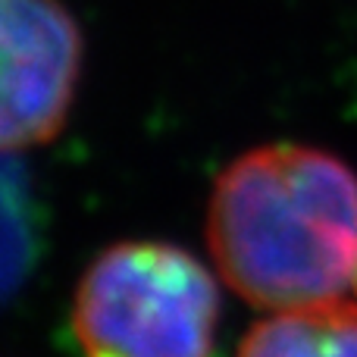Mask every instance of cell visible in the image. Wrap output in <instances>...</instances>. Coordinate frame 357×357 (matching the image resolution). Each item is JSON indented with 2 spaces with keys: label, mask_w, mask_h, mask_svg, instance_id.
I'll return each instance as SVG.
<instances>
[{
  "label": "cell",
  "mask_w": 357,
  "mask_h": 357,
  "mask_svg": "<svg viewBox=\"0 0 357 357\" xmlns=\"http://www.w3.org/2000/svg\"><path fill=\"white\" fill-rule=\"evenodd\" d=\"M235 357H357V314H273L248 329Z\"/></svg>",
  "instance_id": "cell-4"
},
{
  "label": "cell",
  "mask_w": 357,
  "mask_h": 357,
  "mask_svg": "<svg viewBox=\"0 0 357 357\" xmlns=\"http://www.w3.org/2000/svg\"><path fill=\"white\" fill-rule=\"evenodd\" d=\"M207 245L254 307L357 314V173L304 144L248 151L213 182Z\"/></svg>",
  "instance_id": "cell-1"
},
{
  "label": "cell",
  "mask_w": 357,
  "mask_h": 357,
  "mask_svg": "<svg viewBox=\"0 0 357 357\" xmlns=\"http://www.w3.org/2000/svg\"><path fill=\"white\" fill-rule=\"evenodd\" d=\"M82 357H213L220 289L169 241H116L82 273L73 295Z\"/></svg>",
  "instance_id": "cell-2"
},
{
  "label": "cell",
  "mask_w": 357,
  "mask_h": 357,
  "mask_svg": "<svg viewBox=\"0 0 357 357\" xmlns=\"http://www.w3.org/2000/svg\"><path fill=\"white\" fill-rule=\"evenodd\" d=\"M82 60V29L63 0H0V157L60 135Z\"/></svg>",
  "instance_id": "cell-3"
},
{
  "label": "cell",
  "mask_w": 357,
  "mask_h": 357,
  "mask_svg": "<svg viewBox=\"0 0 357 357\" xmlns=\"http://www.w3.org/2000/svg\"><path fill=\"white\" fill-rule=\"evenodd\" d=\"M6 157H0L3 163ZM29 213L22 204V185L13 169L0 167V298L22 279L29 266Z\"/></svg>",
  "instance_id": "cell-5"
}]
</instances>
